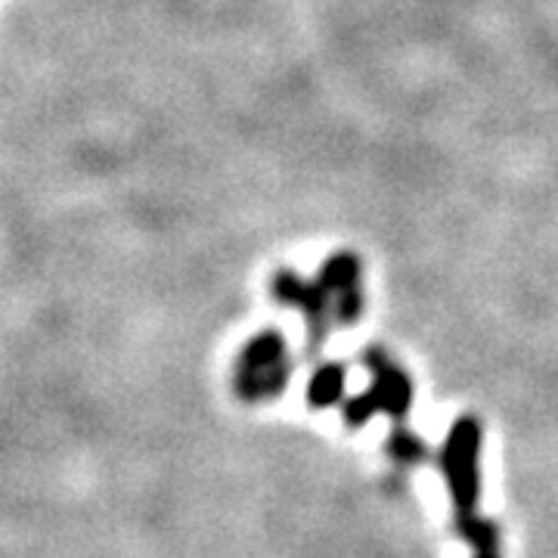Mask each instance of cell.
I'll return each mask as SVG.
<instances>
[{"label": "cell", "instance_id": "obj_1", "mask_svg": "<svg viewBox=\"0 0 558 558\" xmlns=\"http://www.w3.org/2000/svg\"><path fill=\"white\" fill-rule=\"evenodd\" d=\"M478 457H481V422L475 416H459L444 440V478L453 494L457 515H472L478 506Z\"/></svg>", "mask_w": 558, "mask_h": 558}, {"label": "cell", "instance_id": "obj_2", "mask_svg": "<svg viewBox=\"0 0 558 558\" xmlns=\"http://www.w3.org/2000/svg\"><path fill=\"white\" fill-rule=\"evenodd\" d=\"M363 363L373 369V388L381 400V413L400 422L413 407V381L403 376V369L395 366L381 348H366Z\"/></svg>", "mask_w": 558, "mask_h": 558}, {"label": "cell", "instance_id": "obj_3", "mask_svg": "<svg viewBox=\"0 0 558 558\" xmlns=\"http://www.w3.org/2000/svg\"><path fill=\"white\" fill-rule=\"evenodd\" d=\"M274 295L282 304H289V307H301L307 319H311V332H314V339H319V332H323V319H326V311H329V292L319 286V282H304L299 279L292 270H279L277 277H274Z\"/></svg>", "mask_w": 558, "mask_h": 558}, {"label": "cell", "instance_id": "obj_4", "mask_svg": "<svg viewBox=\"0 0 558 558\" xmlns=\"http://www.w3.org/2000/svg\"><path fill=\"white\" fill-rule=\"evenodd\" d=\"M282 360H286V339L279 332H260L258 339H252L242 348L236 373H260Z\"/></svg>", "mask_w": 558, "mask_h": 558}, {"label": "cell", "instance_id": "obj_5", "mask_svg": "<svg viewBox=\"0 0 558 558\" xmlns=\"http://www.w3.org/2000/svg\"><path fill=\"white\" fill-rule=\"evenodd\" d=\"M286 385H289V363L286 360L270 366V369H260V373H236V395L242 400L277 398Z\"/></svg>", "mask_w": 558, "mask_h": 558}, {"label": "cell", "instance_id": "obj_6", "mask_svg": "<svg viewBox=\"0 0 558 558\" xmlns=\"http://www.w3.org/2000/svg\"><path fill=\"white\" fill-rule=\"evenodd\" d=\"M357 279H360L357 255H351V252H339V255H332V258L319 267L317 282L326 289V292H329V295H339V292H344V289L357 286Z\"/></svg>", "mask_w": 558, "mask_h": 558}, {"label": "cell", "instance_id": "obj_7", "mask_svg": "<svg viewBox=\"0 0 558 558\" xmlns=\"http://www.w3.org/2000/svg\"><path fill=\"white\" fill-rule=\"evenodd\" d=\"M341 395H344V369L339 363H326L314 373V379L307 385V403L314 410H323V407H332L339 403Z\"/></svg>", "mask_w": 558, "mask_h": 558}, {"label": "cell", "instance_id": "obj_8", "mask_svg": "<svg viewBox=\"0 0 558 558\" xmlns=\"http://www.w3.org/2000/svg\"><path fill=\"white\" fill-rule=\"evenodd\" d=\"M453 524H457L459 537L469 539L475 549H497L499 546V527L494 521L478 519L472 512V515H453Z\"/></svg>", "mask_w": 558, "mask_h": 558}, {"label": "cell", "instance_id": "obj_9", "mask_svg": "<svg viewBox=\"0 0 558 558\" xmlns=\"http://www.w3.org/2000/svg\"><path fill=\"white\" fill-rule=\"evenodd\" d=\"M376 413H381V400L373 385H369L366 391H360L357 398L348 400V403H344V410H341V416H344V422H348L351 428L366 425V422L376 416Z\"/></svg>", "mask_w": 558, "mask_h": 558}, {"label": "cell", "instance_id": "obj_10", "mask_svg": "<svg viewBox=\"0 0 558 558\" xmlns=\"http://www.w3.org/2000/svg\"><path fill=\"white\" fill-rule=\"evenodd\" d=\"M388 453L400 462H418V459L425 457V444L413 435V432H407V428H398L391 438H388Z\"/></svg>", "mask_w": 558, "mask_h": 558}, {"label": "cell", "instance_id": "obj_11", "mask_svg": "<svg viewBox=\"0 0 558 558\" xmlns=\"http://www.w3.org/2000/svg\"><path fill=\"white\" fill-rule=\"evenodd\" d=\"M332 307H336V319L344 323V326H351L360 317V311H363V295H360L357 286L339 292V299H332Z\"/></svg>", "mask_w": 558, "mask_h": 558}, {"label": "cell", "instance_id": "obj_12", "mask_svg": "<svg viewBox=\"0 0 558 558\" xmlns=\"http://www.w3.org/2000/svg\"><path fill=\"white\" fill-rule=\"evenodd\" d=\"M475 558H499V549H475Z\"/></svg>", "mask_w": 558, "mask_h": 558}]
</instances>
